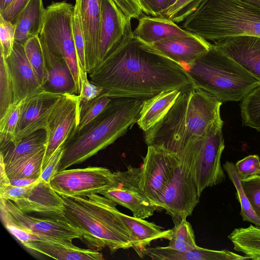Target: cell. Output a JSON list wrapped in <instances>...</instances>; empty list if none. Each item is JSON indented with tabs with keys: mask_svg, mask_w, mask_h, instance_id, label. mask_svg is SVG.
<instances>
[{
	"mask_svg": "<svg viewBox=\"0 0 260 260\" xmlns=\"http://www.w3.org/2000/svg\"><path fill=\"white\" fill-rule=\"evenodd\" d=\"M64 94L42 89L22 101L16 129V145L23 138L41 129H45L48 120L55 106Z\"/></svg>",
	"mask_w": 260,
	"mask_h": 260,
	"instance_id": "16",
	"label": "cell"
},
{
	"mask_svg": "<svg viewBox=\"0 0 260 260\" xmlns=\"http://www.w3.org/2000/svg\"><path fill=\"white\" fill-rule=\"evenodd\" d=\"M181 91L176 89L164 90L143 100L137 122L139 128L145 132L155 125L167 114Z\"/></svg>",
	"mask_w": 260,
	"mask_h": 260,
	"instance_id": "26",
	"label": "cell"
},
{
	"mask_svg": "<svg viewBox=\"0 0 260 260\" xmlns=\"http://www.w3.org/2000/svg\"><path fill=\"white\" fill-rule=\"evenodd\" d=\"M24 48L27 58L40 83L44 88L47 82V70L39 36L28 39L24 44Z\"/></svg>",
	"mask_w": 260,
	"mask_h": 260,
	"instance_id": "34",
	"label": "cell"
},
{
	"mask_svg": "<svg viewBox=\"0 0 260 260\" xmlns=\"http://www.w3.org/2000/svg\"><path fill=\"white\" fill-rule=\"evenodd\" d=\"M87 75V73L81 72L80 90L78 94L81 102L93 99L101 95L103 92V88L92 83Z\"/></svg>",
	"mask_w": 260,
	"mask_h": 260,
	"instance_id": "45",
	"label": "cell"
},
{
	"mask_svg": "<svg viewBox=\"0 0 260 260\" xmlns=\"http://www.w3.org/2000/svg\"><path fill=\"white\" fill-rule=\"evenodd\" d=\"M45 149L5 168L9 179L23 178L39 179L42 172Z\"/></svg>",
	"mask_w": 260,
	"mask_h": 260,
	"instance_id": "31",
	"label": "cell"
},
{
	"mask_svg": "<svg viewBox=\"0 0 260 260\" xmlns=\"http://www.w3.org/2000/svg\"><path fill=\"white\" fill-rule=\"evenodd\" d=\"M89 75L92 83L103 88L102 94L111 99L143 100L164 90H183L194 86L183 66L133 37Z\"/></svg>",
	"mask_w": 260,
	"mask_h": 260,
	"instance_id": "1",
	"label": "cell"
},
{
	"mask_svg": "<svg viewBox=\"0 0 260 260\" xmlns=\"http://www.w3.org/2000/svg\"><path fill=\"white\" fill-rule=\"evenodd\" d=\"M72 28L76 52L81 71L87 73L84 39L80 25L79 14L75 7L72 17Z\"/></svg>",
	"mask_w": 260,
	"mask_h": 260,
	"instance_id": "41",
	"label": "cell"
},
{
	"mask_svg": "<svg viewBox=\"0 0 260 260\" xmlns=\"http://www.w3.org/2000/svg\"><path fill=\"white\" fill-rule=\"evenodd\" d=\"M179 164L177 154L157 146H148L142 166L141 186L147 197L157 208Z\"/></svg>",
	"mask_w": 260,
	"mask_h": 260,
	"instance_id": "12",
	"label": "cell"
},
{
	"mask_svg": "<svg viewBox=\"0 0 260 260\" xmlns=\"http://www.w3.org/2000/svg\"><path fill=\"white\" fill-rule=\"evenodd\" d=\"M177 0H169V5L170 7L171 6H172V5H173L176 1Z\"/></svg>",
	"mask_w": 260,
	"mask_h": 260,
	"instance_id": "53",
	"label": "cell"
},
{
	"mask_svg": "<svg viewBox=\"0 0 260 260\" xmlns=\"http://www.w3.org/2000/svg\"><path fill=\"white\" fill-rule=\"evenodd\" d=\"M22 101L14 103L0 118V145L15 142Z\"/></svg>",
	"mask_w": 260,
	"mask_h": 260,
	"instance_id": "36",
	"label": "cell"
},
{
	"mask_svg": "<svg viewBox=\"0 0 260 260\" xmlns=\"http://www.w3.org/2000/svg\"><path fill=\"white\" fill-rule=\"evenodd\" d=\"M151 45L163 55L185 68L208 51L212 44L190 33L167 38Z\"/></svg>",
	"mask_w": 260,
	"mask_h": 260,
	"instance_id": "19",
	"label": "cell"
},
{
	"mask_svg": "<svg viewBox=\"0 0 260 260\" xmlns=\"http://www.w3.org/2000/svg\"><path fill=\"white\" fill-rule=\"evenodd\" d=\"M15 25L0 16L1 53L5 58L12 54L15 42Z\"/></svg>",
	"mask_w": 260,
	"mask_h": 260,
	"instance_id": "42",
	"label": "cell"
},
{
	"mask_svg": "<svg viewBox=\"0 0 260 260\" xmlns=\"http://www.w3.org/2000/svg\"><path fill=\"white\" fill-rule=\"evenodd\" d=\"M146 255L154 260H242L250 259L227 250H215L199 247L189 251H179L168 246L147 247Z\"/></svg>",
	"mask_w": 260,
	"mask_h": 260,
	"instance_id": "23",
	"label": "cell"
},
{
	"mask_svg": "<svg viewBox=\"0 0 260 260\" xmlns=\"http://www.w3.org/2000/svg\"><path fill=\"white\" fill-rule=\"evenodd\" d=\"M240 106L243 124L260 132V85L243 98Z\"/></svg>",
	"mask_w": 260,
	"mask_h": 260,
	"instance_id": "35",
	"label": "cell"
},
{
	"mask_svg": "<svg viewBox=\"0 0 260 260\" xmlns=\"http://www.w3.org/2000/svg\"><path fill=\"white\" fill-rule=\"evenodd\" d=\"M143 100L112 99L103 111L64 144L57 172L80 164L113 143L137 123Z\"/></svg>",
	"mask_w": 260,
	"mask_h": 260,
	"instance_id": "4",
	"label": "cell"
},
{
	"mask_svg": "<svg viewBox=\"0 0 260 260\" xmlns=\"http://www.w3.org/2000/svg\"><path fill=\"white\" fill-rule=\"evenodd\" d=\"M1 165V176H0V186L11 184L10 179L8 177L6 171L5 166L3 159L0 158Z\"/></svg>",
	"mask_w": 260,
	"mask_h": 260,
	"instance_id": "50",
	"label": "cell"
},
{
	"mask_svg": "<svg viewBox=\"0 0 260 260\" xmlns=\"http://www.w3.org/2000/svg\"><path fill=\"white\" fill-rule=\"evenodd\" d=\"M64 144L60 146L52 154L42 170L41 179L49 183L52 177L57 172V167L62 156Z\"/></svg>",
	"mask_w": 260,
	"mask_h": 260,
	"instance_id": "46",
	"label": "cell"
},
{
	"mask_svg": "<svg viewBox=\"0 0 260 260\" xmlns=\"http://www.w3.org/2000/svg\"><path fill=\"white\" fill-rule=\"evenodd\" d=\"M80 102L78 94L66 93L52 111L45 128L47 139L42 170L54 152L75 131Z\"/></svg>",
	"mask_w": 260,
	"mask_h": 260,
	"instance_id": "14",
	"label": "cell"
},
{
	"mask_svg": "<svg viewBox=\"0 0 260 260\" xmlns=\"http://www.w3.org/2000/svg\"><path fill=\"white\" fill-rule=\"evenodd\" d=\"M64 216L81 233L87 245L97 251L108 247L111 253L133 248L135 239L122 220L117 205L93 193L86 196H61Z\"/></svg>",
	"mask_w": 260,
	"mask_h": 260,
	"instance_id": "3",
	"label": "cell"
},
{
	"mask_svg": "<svg viewBox=\"0 0 260 260\" xmlns=\"http://www.w3.org/2000/svg\"><path fill=\"white\" fill-rule=\"evenodd\" d=\"M142 167L129 165L125 171L114 172L113 186L102 194L132 212L133 216L145 219L158 208L152 204L141 186Z\"/></svg>",
	"mask_w": 260,
	"mask_h": 260,
	"instance_id": "13",
	"label": "cell"
},
{
	"mask_svg": "<svg viewBox=\"0 0 260 260\" xmlns=\"http://www.w3.org/2000/svg\"><path fill=\"white\" fill-rule=\"evenodd\" d=\"M168 247L179 251H189L198 248L193 230L189 222L183 219L171 229Z\"/></svg>",
	"mask_w": 260,
	"mask_h": 260,
	"instance_id": "33",
	"label": "cell"
},
{
	"mask_svg": "<svg viewBox=\"0 0 260 260\" xmlns=\"http://www.w3.org/2000/svg\"><path fill=\"white\" fill-rule=\"evenodd\" d=\"M223 124L220 118L205 135L191 138L178 155H183L190 163L200 197L206 188L225 179L220 160L224 148Z\"/></svg>",
	"mask_w": 260,
	"mask_h": 260,
	"instance_id": "7",
	"label": "cell"
},
{
	"mask_svg": "<svg viewBox=\"0 0 260 260\" xmlns=\"http://www.w3.org/2000/svg\"><path fill=\"white\" fill-rule=\"evenodd\" d=\"M40 38L47 70V82L44 89L61 94H78L74 78L67 64L52 53Z\"/></svg>",
	"mask_w": 260,
	"mask_h": 260,
	"instance_id": "22",
	"label": "cell"
},
{
	"mask_svg": "<svg viewBox=\"0 0 260 260\" xmlns=\"http://www.w3.org/2000/svg\"><path fill=\"white\" fill-rule=\"evenodd\" d=\"M222 103L196 86L182 90L164 117L144 132L145 143L178 155L189 139L205 135L221 118Z\"/></svg>",
	"mask_w": 260,
	"mask_h": 260,
	"instance_id": "2",
	"label": "cell"
},
{
	"mask_svg": "<svg viewBox=\"0 0 260 260\" xmlns=\"http://www.w3.org/2000/svg\"><path fill=\"white\" fill-rule=\"evenodd\" d=\"M123 10L132 19L143 16V13L155 17L151 0H115Z\"/></svg>",
	"mask_w": 260,
	"mask_h": 260,
	"instance_id": "40",
	"label": "cell"
},
{
	"mask_svg": "<svg viewBox=\"0 0 260 260\" xmlns=\"http://www.w3.org/2000/svg\"><path fill=\"white\" fill-rule=\"evenodd\" d=\"M111 99L107 96L101 94L91 100L80 102L78 122L74 133L81 129L98 116L105 108Z\"/></svg>",
	"mask_w": 260,
	"mask_h": 260,
	"instance_id": "37",
	"label": "cell"
},
{
	"mask_svg": "<svg viewBox=\"0 0 260 260\" xmlns=\"http://www.w3.org/2000/svg\"><path fill=\"white\" fill-rule=\"evenodd\" d=\"M14 103V90L12 80L6 58L1 53L0 57V118Z\"/></svg>",
	"mask_w": 260,
	"mask_h": 260,
	"instance_id": "38",
	"label": "cell"
},
{
	"mask_svg": "<svg viewBox=\"0 0 260 260\" xmlns=\"http://www.w3.org/2000/svg\"><path fill=\"white\" fill-rule=\"evenodd\" d=\"M241 184L252 209L260 218V175L242 180Z\"/></svg>",
	"mask_w": 260,
	"mask_h": 260,
	"instance_id": "43",
	"label": "cell"
},
{
	"mask_svg": "<svg viewBox=\"0 0 260 260\" xmlns=\"http://www.w3.org/2000/svg\"><path fill=\"white\" fill-rule=\"evenodd\" d=\"M199 87L220 101H239L259 81L213 44L209 50L185 67Z\"/></svg>",
	"mask_w": 260,
	"mask_h": 260,
	"instance_id": "6",
	"label": "cell"
},
{
	"mask_svg": "<svg viewBox=\"0 0 260 260\" xmlns=\"http://www.w3.org/2000/svg\"><path fill=\"white\" fill-rule=\"evenodd\" d=\"M6 60L13 84L14 103L44 89L27 58L23 44L15 41L12 53Z\"/></svg>",
	"mask_w": 260,
	"mask_h": 260,
	"instance_id": "21",
	"label": "cell"
},
{
	"mask_svg": "<svg viewBox=\"0 0 260 260\" xmlns=\"http://www.w3.org/2000/svg\"><path fill=\"white\" fill-rule=\"evenodd\" d=\"M120 216L135 239L133 248L142 258L146 255V250L152 241L158 239L168 240L169 238L171 229L164 230L153 222L127 215L121 212Z\"/></svg>",
	"mask_w": 260,
	"mask_h": 260,
	"instance_id": "25",
	"label": "cell"
},
{
	"mask_svg": "<svg viewBox=\"0 0 260 260\" xmlns=\"http://www.w3.org/2000/svg\"><path fill=\"white\" fill-rule=\"evenodd\" d=\"M235 165L241 180L260 175V160L257 155H250L238 161Z\"/></svg>",
	"mask_w": 260,
	"mask_h": 260,
	"instance_id": "44",
	"label": "cell"
},
{
	"mask_svg": "<svg viewBox=\"0 0 260 260\" xmlns=\"http://www.w3.org/2000/svg\"><path fill=\"white\" fill-rule=\"evenodd\" d=\"M191 32L182 29L172 20L161 17L143 16L133 32V37L149 45L164 39Z\"/></svg>",
	"mask_w": 260,
	"mask_h": 260,
	"instance_id": "24",
	"label": "cell"
},
{
	"mask_svg": "<svg viewBox=\"0 0 260 260\" xmlns=\"http://www.w3.org/2000/svg\"><path fill=\"white\" fill-rule=\"evenodd\" d=\"M85 47L86 71L89 74L99 64L101 0H75Z\"/></svg>",
	"mask_w": 260,
	"mask_h": 260,
	"instance_id": "18",
	"label": "cell"
},
{
	"mask_svg": "<svg viewBox=\"0 0 260 260\" xmlns=\"http://www.w3.org/2000/svg\"><path fill=\"white\" fill-rule=\"evenodd\" d=\"M46 8L42 0H30L15 24V41L23 45L30 38L39 36Z\"/></svg>",
	"mask_w": 260,
	"mask_h": 260,
	"instance_id": "28",
	"label": "cell"
},
{
	"mask_svg": "<svg viewBox=\"0 0 260 260\" xmlns=\"http://www.w3.org/2000/svg\"><path fill=\"white\" fill-rule=\"evenodd\" d=\"M202 0H177L165 12L163 17L179 23L192 13Z\"/></svg>",
	"mask_w": 260,
	"mask_h": 260,
	"instance_id": "39",
	"label": "cell"
},
{
	"mask_svg": "<svg viewBox=\"0 0 260 260\" xmlns=\"http://www.w3.org/2000/svg\"><path fill=\"white\" fill-rule=\"evenodd\" d=\"M152 7L155 17H163L169 7V0H151Z\"/></svg>",
	"mask_w": 260,
	"mask_h": 260,
	"instance_id": "48",
	"label": "cell"
},
{
	"mask_svg": "<svg viewBox=\"0 0 260 260\" xmlns=\"http://www.w3.org/2000/svg\"><path fill=\"white\" fill-rule=\"evenodd\" d=\"M178 157L180 164L161 197L159 206L169 214L174 224L192 214L200 197L190 163L183 155Z\"/></svg>",
	"mask_w": 260,
	"mask_h": 260,
	"instance_id": "10",
	"label": "cell"
},
{
	"mask_svg": "<svg viewBox=\"0 0 260 260\" xmlns=\"http://www.w3.org/2000/svg\"><path fill=\"white\" fill-rule=\"evenodd\" d=\"M132 19L115 0H101L100 63L133 37Z\"/></svg>",
	"mask_w": 260,
	"mask_h": 260,
	"instance_id": "15",
	"label": "cell"
},
{
	"mask_svg": "<svg viewBox=\"0 0 260 260\" xmlns=\"http://www.w3.org/2000/svg\"><path fill=\"white\" fill-rule=\"evenodd\" d=\"M254 6L260 8V0H243Z\"/></svg>",
	"mask_w": 260,
	"mask_h": 260,
	"instance_id": "52",
	"label": "cell"
},
{
	"mask_svg": "<svg viewBox=\"0 0 260 260\" xmlns=\"http://www.w3.org/2000/svg\"><path fill=\"white\" fill-rule=\"evenodd\" d=\"M234 249L253 260H260V227L250 224L235 229L228 236Z\"/></svg>",
	"mask_w": 260,
	"mask_h": 260,
	"instance_id": "30",
	"label": "cell"
},
{
	"mask_svg": "<svg viewBox=\"0 0 260 260\" xmlns=\"http://www.w3.org/2000/svg\"><path fill=\"white\" fill-rule=\"evenodd\" d=\"M213 44L233 59L260 83V37H231L216 41Z\"/></svg>",
	"mask_w": 260,
	"mask_h": 260,
	"instance_id": "20",
	"label": "cell"
},
{
	"mask_svg": "<svg viewBox=\"0 0 260 260\" xmlns=\"http://www.w3.org/2000/svg\"><path fill=\"white\" fill-rule=\"evenodd\" d=\"M12 202L26 213L45 216H64L62 197L52 189L49 182L40 178L25 187L22 194Z\"/></svg>",
	"mask_w": 260,
	"mask_h": 260,
	"instance_id": "17",
	"label": "cell"
},
{
	"mask_svg": "<svg viewBox=\"0 0 260 260\" xmlns=\"http://www.w3.org/2000/svg\"><path fill=\"white\" fill-rule=\"evenodd\" d=\"M25 247L59 260H101L103 255L92 249H82L42 241L29 242Z\"/></svg>",
	"mask_w": 260,
	"mask_h": 260,
	"instance_id": "29",
	"label": "cell"
},
{
	"mask_svg": "<svg viewBox=\"0 0 260 260\" xmlns=\"http://www.w3.org/2000/svg\"><path fill=\"white\" fill-rule=\"evenodd\" d=\"M114 183V172L102 167L61 171L49 182L54 191L66 197L101 194L112 188Z\"/></svg>",
	"mask_w": 260,
	"mask_h": 260,
	"instance_id": "11",
	"label": "cell"
},
{
	"mask_svg": "<svg viewBox=\"0 0 260 260\" xmlns=\"http://www.w3.org/2000/svg\"><path fill=\"white\" fill-rule=\"evenodd\" d=\"M182 27L213 42L240 36L260 37V8L243 0H202Z\"/></svg>",
	"mask_w": 260,
	"mask_h": 260,
	"instance_id": "5",
	"label": "cell"
},
{
	"mask_svg": "<svg viewBox=\"0 0 260 260\" xmlns=\"http://www.w3.org/2000/svg\"><path fill=\"white\" fill-rule=\"evenodd\" d=\"M46 139L45 129H41L24 137L15 145L11 143L0 145L1 158L5 168L45 148Z\"/></svg>",
	"mask_w": 260,
	"mask_h": 260,
	"instance_id": "27",
	"label": "cell"
},
{
	"mask_svg": "<svg viewBox=\"0 0 260 260\" xmlns=\"http://www.w3.org/2000/svg\"><path fill=\"white\" fill-rule=\"evenodd\" d=\"M74 5L66 1L52 2L46 8L39 35L50 51L67 64L74 78L78 95L81 68L72 28Z\"/></svg>",
	"mask_w": 260,
	"mask_h": 260,
	"instance_id": "9",
	"label": "cell"
},
{
	"mask_svg": "<svg viewBox=\"0 0 260 260\" xmlns=\"http://www.w3.org/2000/svg\"><path fill=\"white\" fill-rule=\"evenodd\" d=\"M223 169L228 174L230 180L237 190V198L240 203V215L243 220L260 227V218L252 209L243 189L241 180L237 173L235 164L231 161H226L223 165Z\"/></svg>",
	"mask_w": 260,
	"mask_h": 260,
	"instance_id": "32",
	"label": "cell"
},
{
	"mask_svg": "<svg viewBox=\"0 0 260 260\" xmlns=\"http://www.w3.org/2000/svg\"><path fill=\"white\" fill-rule=\"evenodd\" d=\"M38 180L23 178L10 180V181L12 185L18 187H25L31 185Z\"/></svg>",
	"mask_w": 260,
	"mask_h": 260,
	"instance_id": "49",
	"label": "cell"
},
{
	"mask_svg": "<svg viewBox=\"0 0 260 260\" xmlns=\"http://www.w3.org/2000/svg\"><path fill=\"white\" fill-rule=\"evenodd\" d=\"M30 0H13L9 6L2 13L4 19L15 24L19 15Z\"/></svg>",
	"mask_w": 260,
	"mask_h": 260,
	"instance_id": "47",
	"label": "cell"
},
{
	"mask_svg": "<svg viewBox=\"0 0 260 260\" xmlns=\"http://www.w3.org/2000/svg\"><path fill=\"white\" fill-rule=\"evenodd\" d=\"M0 199L3 224L13 225L26 233L23 245L30 241H42L75 247L72 240L82 238L80 232L64 216L30 215L20 210L12 201Z\"/></svg>",
	"mask_w": 260,
	"mask_h": 260,
	"instance_id": "8",
	"label": "cell"
},
{
	"mask_svg": "<svg viewBox=\"0 0 260 260\" xmlns=\"http://www.w3.org/2000/svg\"><path fill=\"white\" fill-rule=\"evenodd\" d=\"M13 0H0V13L3 12Z\"/></svg>",
	"mask_w": 260,
	"mask_h": 260,
	"instance_id": "51",
	"label": "cell"
}]
</instances>
